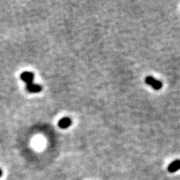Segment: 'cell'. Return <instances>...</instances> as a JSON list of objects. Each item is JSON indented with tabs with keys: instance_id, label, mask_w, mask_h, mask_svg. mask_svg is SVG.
<instances>
[{
	"instance_id": "cell-1",
	"label": "cell",
	"mask_w": 180,
	"mask_h": 180,
	"mask_svg": "<svg viewBox=\"0 0 180 180\" xmlns=\"http://www.w3.org/2000/svg\"><path fill=\"white\" fill-rule=\"evenodd\" d=\"M21 80L26 83V89L30 93H38L41 91L42 87L38 84H35L33 83L34 74L29 71L23 72L21 75Z\"/></svg>"
},
{
	"instance_id": "cell-2",
	"label": "cell",
	"mask_w": 180,
	"mask_h": 180,
	"mask_svg": "<svg viewBox=\"0 0 180 180\" xmlns=\"http://www.w3.org/2000/svg\"><path fill=\"white\" fill-rule=\"evenodd\" d=\"M145 82L146 83V84H148L149 86H152L154 89L155 90H159L162 88L163 84L159 80H156L152 76H148L146 77V79H145Z\"/></svg>"
},
{
	"instance_id": "cell-3",
	"label": "cell",
	"mask_w": 180,
	"mask_h": 180,
	"mask_svg": "<svg viewBox=\"0 0 180 180\" xmlns=\"http://www.w3.org/2000/svg\"><path fill=\"white\" fill-rule=\"evenodd\" d=\"M71 123H72V121H71V119L69 118V117H65V118L60 119L58 123V126L60 128L65 129V128H68L71 126Z\"/></svg>"
},
{
	"instance_id": "cell-4",
	"label": "cell",
	"mask_w": 180,
	"mask_h": 180,
	"mask_svg": "<svg viewBox=\"0 0 180 180\" xmlns=\"http://www.w3.org/2000/svg\"><path fill=\"white\" fill-rule=\"evenodd\" d=\"M168 170L170 173H175L180 170V160H176V161H173L168 166Z\"/></svg>"
},
{
	"instance_id": "cell-5",
	"label": "cell",
	"mask_w": 180,
	"mask_h": 180,
	"mask_svg": "<svg viewBox=\"0 0 180 180\" xmlns=\"http://www.w3.org/2000/svg\"><path fill=\"white\" fill-rule=\"evenodd\" d=\"M2 170H1V169H0V177H1V176H2Z\"/></svg>"
}]
</instances>
